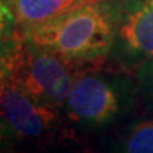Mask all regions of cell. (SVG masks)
<instances>
[{
  "instance_id": "5b68a950",
  "label": "cell",
  "mask_w": 153,
  "mask_h": 153,
  "mask_svg": "<svg viewBox=\"0 0 153 153\" xmlns=\"http://www.w3.org/2000/svg\"><path fill=\"white\" fill-rule=\"evenodd\" d=\"M153 57V0H120L118 33L109 61L133 72Z\"/></svg>"
},
{
  "instance_id": "8992f818",
  "label": "cell",
  "mask_w": 153,
  "mask_h": 153,
  "mask_svg": "<svg viewBox=\"0 0 153 153\" xmlns=\"http://www.w3.org/2000/svg\"><path fill=\"white\" fill-rule=\"evenodd\" d=\"M89 0H13L17 17V34L58 17Z\"/></svg>"
},
{
  "instance_id": "52a82bcc",
  "label": "cell",
  "mask_w": 153,
  "mask_h": 153,
  "mask_svg": "<svg viewBox=\"0 0 153 153\" xmlns=\"http://www.w3.org/2000/svg\"><path fill=\"white\" fill-rule=\"evenodd\" d=\"M108 148L122 153H153V114L129 123Z\"/></svg>"
},
{
  "instance_id": "30bf717a",
  "label": "cell",
  "mask_w": 153,
  "mask_h": 153,
  "mask_svg": "<svg viewBox=\"0 0 153 153\" xmlns=\"http://www.w3.org/2000/svg\"><path fill=\"white\" fill-rule=\"evenodd\" d=\"M17 34V17L13 0H0V40Z\"/></svg>"
},
{
  "instance_id": "9c48e42d",
  "label": "cell",
  "mask_w": 153,
  "mask_h": 153,
  "mask_svg": "<svg viewBox=\"0 0 153 153\" xmlns=\"http://www.w3.org/2000/svg\"><path fill=\"white\" fill-rule=\"evenodd\" d=\"M132 74L136 82L139 104L146 112L153 114V57L142 62Z\"/></svg>"
},
{
  "instance_id": "6da1fadb",
  "label": "cell",
  "mask_w": 153,
  "mask_h": 153,
  "mask_svg": "<svg viewBox=\"0 0 153 153\" xmlns=\"http://www.w3.org/2000/svg\"><path fill=\"white\" fill-rule=\"evenodd\" d=\"M120 17V0H89L22 36L75 68L109 60Z\"/></svg>"
},
{
  "instance_id": "8fae6325",
  "label": "cell",
  "mask_w": 153,
  "mask_h": 153,
  "mask_svg": "<svg viewBox=\"0 0 153 153\" xmlns=\"http://www.w3.org/2000/svg\"><path fill=\"white\" fill-rule=\"evenodd\" d=\"M13 139H14L13 133H11L10 129H9L4 118L0 114V148H1V146H6V145H10Z\"/></svg>"
},
{
  "instance_id": "ba28073f",
  "label": "cell",
  "mask_w": 153,
  "mask_h": 153,
  "mask_svg": "<svg viewBox=\"0 0 153 153\" xmlns=\"http://www.w3.org/2000/svg\"><path fill=\"white\" fill-rule=\"evenodd\" d=\"M22 48L23 38L20 36L0 40V92L13 78Z\"/></svg>"
},
{
  "instance_id": "277c9868",
  "label": "cell",
  "mask_w": 153,
  "mask_h": 153,
  "mask_svg": "<svg viewBox=\"0 0 153 153\" xmlns=\"http://www.w3.org/2000/svg\"><path fill=\"white\" fill-rule=\"evenodd\" d=\"M60 111L38 102L11 81L0 92V114L14 139L55 142L64 132Z\"/></svg>"
},
{
  "instance_id": "3957f363",
  "label": "cell",
  "mask_w": 153,
  "mask_h": 153,
  "mask_svg": "<svg viewBox=\"0 0 153 153\" xmlns=\"http://www.w3.org/2000/svg\"><path fill=\"white\" fill-rule=\"evenodd\" d=\"M75 67L48 50L23 40V48L11 78L38 102L61 109L75 81Z\"/></svg>"
},
{
  "instance_id": "7a4b0ae2",
  "label": "cell",
  "mask_w": 153,
  "mask_h": 153,
  "mask_svg": "<svg viewBox=\"0 0 153 153\" xmlns=\"http://www.w3.org/2000/svg\"><path fill=\"white\" fill-rule=\"evenodd\" d=\"M139 102L133 74L126 70L78 74L62 114L85 132L106 131L129 116Z\"/></svg>"
}]
</instances>
